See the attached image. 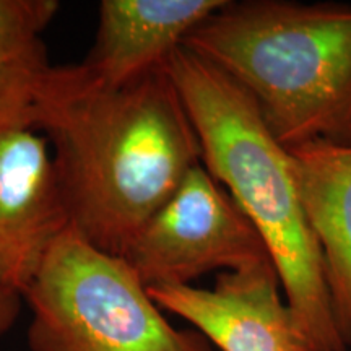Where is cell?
Here are the masks:
<instances>
[{
    "instance_id": "6da1fadb",
    "label": "cell",
    "mask_w": 351,
    "mask_h": 351,
    "mask_svg": "<svg viewBox=\"0 0 351 351\" xmlns=\"http://www.w3.org/2000/svg\"><path fill=\"white\" fill-rule=\"evenodd\" d=\"M69 228L121 256L202 163L200 142L168 70L117 88L90 82L44 130Z\"/></svg>"
},
{
    "instance_id": "7a4b0ae2",
    "label": "cell",
    "mask_w": 351,
    "mask_h": 351,
    "mask_svg": "<svg viewBox=\"0 0 351 351\" xmlns=\"http://www.w3.org/2000/svg\"><path fill=\"white\" fill-rule=\"evenodd\" d=\"M165 67L199 137L202 165L256 228L314 350L346 351L291 153L247 95L208 60L181 46Z\"/></svg>"
},
{
    "instance_id": "3957f363",
    "label": "cell",
    "mask_w": 351,
    "mask_h": 351,
    "mask_svg": "<svg viewBox=\"0 0 351 351\" xmlns=\"http://www.w3.org/2000/svg\"><path fill=\"white\" fill-rule=\"evenodd\" d=\"M182 46L230 77L283 147L351 145V5L228 0Z\"/></svg>"
},
{
    "instance_id": "277c9868",
    "label": "cell",
    "mask_w": 351,
    "mask_h": 351,
    "mask_svg": "<svg viewBox=\"0 0 351 351\" xmlns=\"http://www.w3.org/2000/svg\"><path fill=\"white\" fill-rule=\"evenodd\" d=\"M32 351H212L197 330L171 326L124 257L67 228L23 293Z\"/></svg>"
},
{
    "instance_id": "5b68a950",
    "label": "cell",
    "mask_w": 351,
    "mask_h": 351,
    "mask_svg": "<svg viewBox=\"0 0 351 351\" xmlns=\"http://www.w3.org/2000/svg\"><path fill=\"white\" fill-rule=\"evenodd\" d=\"M145 287L192 285L213 270L232 271L270 258L232 197L197 165L122 254Z\"/></svg>"
},
{
    "instance_id": "8992f818",
    "label": "cell",
    "mask_w": 351,
    "mask_h": 351,
    "mask_svg": "<svg viewBox=\"0 0 351 351\" xmlns=\"http://www.w3.org/2000/svg\"><path fill=\"white\" fill-rule=\"evenodd\" d=\"M270 258L221 271L212 289L147 287L161 311L179 315L221 351H315L288 302Z\"/></svg>"
},
{
    "instance_id": "52a82bcc",
    "label": "cell",
    "mask_w": 351,
    "mask_h": 351,
    "mask_svg": "<svg viewBox=\"0 0 351 351\" xmlns=\"http://www.w3.org/2000/svg\"><path fill=\"white\" fill-rule=\"evenodd\" d=\"M67 228L47 138L36 132L0 137V287L23 296Z\"/></svg>"
},
{
    "instance_id": "ba28073f",
    "label": "cell",
    "mask_w": 351,
    "mask_h": 351,
    "mask_svg": "<svg viewBox=\"0 0 351 351\" xmlns=\"http://www.w3.org/2000/svg\"><path fill=\"white\" fill-rule=\"evenodd\" d=\"M228 0H103L93 49L80 64L96 88H117L163 67Z\"/></svg>"
},
{
    "instance_id": "9c48e42d",
    "label": "cell",
    "mask_w": 351,
    "mask_h": 351,
    "mask_svg": "<svg viewBox=\"0 0 351 351\" xmlns=\"http://www.w3.org/2000/svg\"><path fill=\"white\" fill-rule=\"evenodd\" d=\"M307 219L324 263L337 328L351 346V145L288 148Z\"/></svg>"
},
{
    "instance_id": "30bf717a",
    "label": "cell",
    "mask_w": 351,
    "mask_h": 351,
    "mask_svg": "<svg viewBox=\"0 0 351 351\" xmlns=\"http://www.w3.org/2000/svg\"><path fill=\"white\" fill-rule=\"evenodd\" d=\"M82 65L57 67L44 43L0 54V137L46 130L62 104L82 90Z\"/></svg>"
},
{
    "instance_id": "8fae6325",
    "label": "cell",
    "mask_w": 351,
    "mask_h": 351,
    "mask_svg": "<svg viewBox=\"0 0 351 351\" xmlns=\"http://www.w3.org/2000/svg\"><path fill=\"white\" fill-rule=\"evenodd\" d=\"M56 0H0V54L41 43V33L59 12Z\"/></svg>"
},
{
    "instance_id": "7c38bea8",
    "label": "cell",
    "mask_w": 351,
    "mask_h": 351,
    "mask_svg": "<svg viewBox=\"0 0 351 351\" xmlns=\"http://www.w3.org/2000/svg\"><path fill=\"white\" fill-rule=\"evenodd\" d=\"M23 296L15 289L0 287V337L15 326L21 311Z\"/></svg>"
}]
</instances>
